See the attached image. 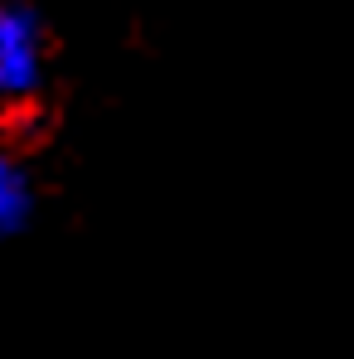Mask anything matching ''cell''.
Segmentation results:
<instances>
[{
	"mask_svg": "<svg viewBox=\"0 0 354 359\" xmlns=\"http://www.w3.org/2000/svg\"><path fill=\"white\" fill-rule=\"evenodd\" d=\"M44 78V34L34 15L0 10V102H25Z\"/></svg>",
	"mask_w": 354,
	"mask_h": 359,
	"instance_id": "1",
	"label": "cell"
},
{
	"mask_svg": "<svg viewBox=\"0 0 354 359\" xmlns=\"http://www.w3.org/2000/svg\"><path fill=\"white\" fill-rule=\"evenodd\" d=\"M29 209H34V189H29V175L20 170V161H10L0 151V238L20 233L29 224Z\"/></svg>",
	"mask_w": 354,
	"mask_h": 359,
	"instance_id": "2",
	"label": "cell"
}]
</instances>
